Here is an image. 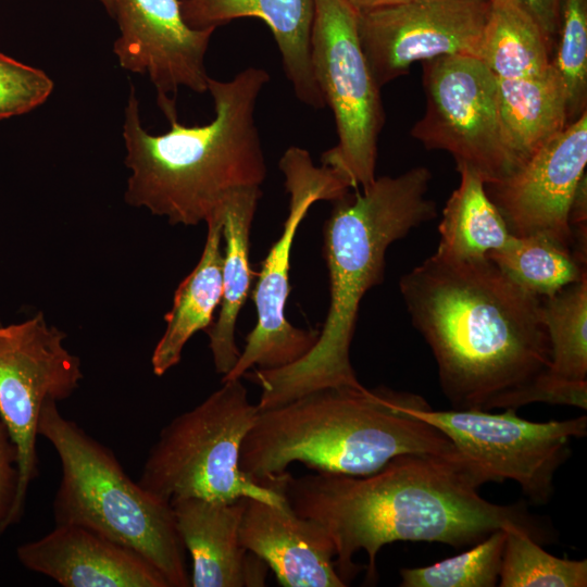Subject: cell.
Segmentation results:
<instances>
[{
    "instance_id": "e0dca14e",
    "label": "cell",
    "mask_w": 587,
    "mask_h": 587,
    "mask_svg": "<svg viewBox=\"0 0 587 587\" xmlns=\"http://www.w3.org/2000/svg\"><path fill=\"white\" fill-rule=\"evenodd\" d=\"M243 548L262 559L284 587H346L335 566V546L316 521L245 498L239 525Z\"/></svg>"
},
{
    "instance_id": "6da1fadb",
    "label": "cell",
    "mask_w": 587,
    "mask_h": 587,
    "mask_svg": "<svg viewBox=\"0 0 587 587\" xmlns=\"http://www.w3.org/2000/svg\"><path fill=\"white\" fill-rule=\"evenodd\" d=\"M399 288L453 409L552 403L541 298L508 278L491 260L436 251L404 274Z\"/></svg>"
},
{
    "instance_id": "52a82bcc",
    "label": "cell",
    "mask_w": 587,
    "mask_h": 587,
    "mask_svg": "<svg viewBox=\"0 0 587 587\" xmlns=\"http://www.w3.org/2000/svg\"><path fill=\"white\" fill-rule=\"evenodd\" d=\"M222 383L161 429L138 484L170 503L180 498L233 502L249 497L285 505L278 488L260 485L240 470L241 444L259 409L249 401L241 378Z\"/></svg>"
},
{
    "instance_id": "f546056e",
    "label": "cell",
    "mask_w": 587,
    "mask_h": 587,
    "mask_svg": "<svg viewBox=\"0 0 587 587\" xmlns=\"http://www.w3.org/2000/svg\"><path fill=\"white\" fill-rule=\"evenodd\" d=\"M53 88L54 83L45 71L0 52V120L41 105Z\"/></svg>"
},
{
    "instance_id": "4dcf8cb0",
    "label": "cell",
    "mask_w": 587,
    "mask_h": 587,
    "mask_svg": "<svg viewBox=\"0 0 587 587\" xmlns=\"http://www.w3.org/2000/svg\"><path fill=\"white\" fill-rule=\"evenodd\" d=\"M17 447L0 414V534L9 527L20 482Z\"/></svg>"
},
{
    "instance_id": "9c48e42d",
    "label": "cell",
    "mask_w": 587,
    "mask_h": 587,
    "mask_svg": "<svg viewBox=\"0 0 587 587\" xmlns=\"http://www.w3.org/2000/svg\"><path fill=\"white\" fill-rule=\"evenodd\" d=\"M405 410L446 435L485 484L513 480L536 504L552 497L553 479L570 457L571 440L587 434L586 415L532 422L515 409L433 410L422 397Z\"/></svg>"
},
{
    "instance_id": "603a6c76",
    "label": "cell",
    "mask_w": 587,
    "mask_h": 587,
    "mask_svg": "<svg viewBox=\"0 0 587 587\" xmlns=\"http://www.w3.org/2000/svg\"><path fill=\"white\" fill-rule=\"evenodd\" d=\"M497 82L504 141L516 170L569 125L566 93L552 64L538 76Z\"/></svg>"
},
{
    "instance_id": "cb8c5ba5",
    "label": "cell",
    "mask_w": 587,
    "mask_h": 587,
    "mask_svg": "<svg viewBox=\"0 0 587 587\" xmlns=\"http://www.w3.org/2000/svg\"><path fill=\"white\" fill-rule=\"evenodd\" d=\"M459 186L449 197L439 223L437 252L458 259H483L505 247L513 235L486 191L483 178L457 167Z\"/></svg>"
},
{
    "instance_id": "5bb4252c",
    "label": "cell",
    "mask_w": 587,
    "mask_h": 587,
    "mask_svg": "<svg viewBox=\"0 0 587 587\" xmlns=\"http://www.w3.org/2000/svg\"><path fill=\"white\" fill-rule=\"evenodd\" d=\"M120 35L113 52L124 70L148 76L166 118L177 115L179 88L208 91L205 54L216 28L190 27L179 0H113Z\"/></svg>"
},
{
    "instance_id": "7c38bea8",
    "label": "cell",
    "mask_w": 587,
    "mask_h": 587,
    "mask_svg": "<svg viewBox=\"0 0 587 587\" xmlns=\"http://www.w3.org/2000/svg\"><path fill=\"white\" fill-rule=\"evenodd\" d=\"M66 335L43 313L17 323H0V414L17 447L20 482L9 527L17 523L32 482L39 474L37 423L48 400L70 398L84 377Z\"/></svg>"
},
{
    "instance_id": "ba28073f",
    "label": "cell",
    "mask_w": 587,
    "mask_h": 587,
    "mask_svg": "<svg viewBox=\"0 0 587 587\" xmlns=\"http://www.w3.org/2000/svg\"><path fill=\"white\" fill-rule=\"evenodd\" d=\"M358 17L348 0H314L310 53L337 132V143L323 153L322 164L342 175L351 188L365 189L376 178L385 115L380 87L361 46Z\"/></svg>"
},
{
    "instance_id": "7a4b0ae2",
    "label": "cell",
    "mask_w": 587,
    "mask_h": 587,
    "mask_svg": "<svg viewBox=\"0 0 587 587\" xmlns=\"http://www.w3.org/2000/svg\"><path fill=\"white\" fill-rule=\"evenodd\" d=\"M484 484L458 452L401 454L361 476L316 472L294 477L286 472L275 483L295 513L327 530L346 586L361 569L354 553L366 552V583L375 584L377 553L395 541L462 548L514 523L547 542V529L524 503L489 502L478 494Z\"/></svg>"
},
{
    "instance_id": "83f0119b",
    "label": "cell",
    "mask_w": 587,
    "mask_h": 587,
    "mask_svg": "<svg viewBox=\"0 0 587 587\" xmlns=\"http://www.w3.org/2000/svg\"><path fill=\"white\" fill-rule=\"evenodd\" d=\"M504 530L497 529L469 550L434 564L400 570L401 587L498 586Z\"/></svg>"
},
{
    "instance_id": "44dd1931",
    "label": "cell",
    "mask_w": 587,
    "mask_h": 587,
    "mask_svg": "<svg viewBox=\"0 0 587 587\" xmlns=\"http://www.w3.org/2000/svg\"><path fill=\"white\" fill-rule=\"evenodd\" d=\"M205 224L208 233L199 262L178 285L172 308L165 315V330L151 355L152 372L157 376H163L180 362L187 341L212 324L221 302L222 207Z\"/></svg>"
},
{
    "instance_id": "f1b7e54d",
    "label": "cell",
    "mask_w": 587,
    "mask_h": 587,
    "mask_svg": "<svg viewBox=\"0 0 587 587\" xmlns=\"http://www.w3.org/2000/svg\"><path fill=\"white\" fill-rule=\"evenodd\" d=\"M551 64L565 89L571 124L587 112V0H560Z\"/></svg>"
},
{
    "instance_id": "484cf974",
    "label": "cell",
    "mask_w": 587,
    "mask_h": 587,
    "mask_svg": "<svg viewBox=\"0 0 587 587\" xmlns=\"http://www.w3.org/2000/svg\"><path fill=\"white\" fill-rule=\"evenodd\" d=\"M487 258L512 282L539 297H550L586 275L570 249L541 235L511 238Z\"/></svg>"
},
{
    "instance_id": "836d02e7",
    "label": "cell",
    "mask_w": 587,
    "mask_h": 587,
    "mask_svg": "<svg viewBox=\"0 0 587 587\" xmlns=\"http://www.w3.org/2000/svg\"><path fill=\"white\" fill-rule=\"evenodd\" d=\"M102 5L105 8V10L108 11V13L110 15H112V11H113V0H99Z\"/></svg>"
},
{
    "instance_id": "ac0fdd59",
    "label": "cell",
    "mask_w": 587,
    "mask_h": 587,
    "mask_svg": "<svg viewBox=\"0 0 587 587\" xmlns=\"http://www.w3.org/2000/svg\"><path fill=\"white\" fill-rule=\"evenodd\" d=\"M245 498L233 502L201 498L171 501L177 530L192 561L190 586H265L267 564L239 540Z\"/></svg>"
},
{
    "instance_id": "d6986e66",
    "label": "cell",
    "mask_w": 587,
    "mask_h": 587,
    "mask_svg": "<svg viewBox=\"0 0 587 587\" xmlns=\"http://www.w3.org/2000/svg\"><path fill=\"white\" fill-rule=\"evenodd\" d=\"M186 23L196 29L216 28L241 17H257L272 32L285 75L302 103L323 109L324 97L311 64L314 0H179Z\"/></svg>"
},
{
    "instance_id": "4316f807",
    "label": "cell",
    "mask_w": 587,
    "mask_h": 587,
    "mask_svg": "<svg viewBox=\"0 0 587 587\" xmlns=\"http://www.w3.org/2000/svg\"><path fill=\"white\" fill-rule=\"evenodd\" d=\"M504 546L498 586L500 587H585L587 560L558 558L544 550L522 526L503 527Z\"/></svg>"
},
{
    "instance_id": "30bf717a",
    "label": "cell",
    "mask_w": 587,
    "mask_h": 587,
    "mask_svg": "<svg viewBox=\"0 0 587 587\" xmlns=\"http://www.w3.org/2000/svg\"><path fill=\"white\" fill-rule=\"evenodd\" d=\"M284 184L290 195L289 213L279 238L262 262L252 299L257 324L246 338L235 366L222 382L242 378L254 365L276 370L303 358L316 344L320 330L291 325L285 315L289 294L290 252L297 229L311 205L320 200L337 201L348 195L349 182L335 170L316 166L300 147L288 148L279 161Z\"/></svg>"
},
{
    "instance_id": "2e32d148",
    "label": "cell",
    "mask_w": 587,
    "mask_h": 587,
    "mask_svg": "<svg viewBox=\"0 0 587 587\" xmlns=\"http://www.w3.org/2000/svg\"><path fill=\"white\" fill-rule=\"evenodd\" d=\"M20 563L64 587H170L136 550L78 525H55L17 547Z\"/></svg>"
},
{
    "instance_id": "7402d4cb",
    "label": "cell",
    "mask_w": 587,
    "mask_h": 587,
    "mask_svg": "<svg viewBox=\"0 0 587 587\" xmlns=\"http://www.w3.org/2000/svg\"><path fill=\"white\" fill-rule=\"evenodd\" d=\"M540 319L551 350L547 384L552 404L587 409V274L541 298Z\"/></svg>"
},
{
    "instance_id": "5b68a950",
    "label": "cell",
    "mask_w": 587,
    "mask_h": 587,
    "mask_svg": "<svg viewBox=\"0 0 587 587\" xmlns=\"http://www.w3.org/2000/svg\"><path fill=\"white\" fill-rule=\"evenodd\" d=\"M419 398L386 387L335 386L259 411L241 444L240 470L267 486L297 462L361 476L401 454L455 453L446 435L407 412Z\"/></svg>"
},
{
    "instance_id": "4fadbf2b",
    "label": "cell",
    "mask_w": 587,
    "mask_h": 587,
    "mask_svg": "<svg viewBox=\"0 0 587 587\" xmlns=\"http://www.w3.org/2000/svg\"><path fill=\"white\" fill-rule=\"evenodd\" d=\"M489 10L485 0H410L359 12V37L376 83L382 88L417 61L477 57Z\"/></svg>"
},
{
    "instance_id": "3957f363",
    "label": "cell",
    "mask_w": 587,
    "mask_h": 587,
    "mask_svg": "<svg viewBox=\"0 0 587 587\" xmlns=\"http://www.w3.org/2000/svg\"><path fill=\"white\" fill-rule=\"evenodd\" d=\"M270 74L249 66L228 80L210 77L214 115L203 125L143 128L134 87L124 110V163L129 170L124 200L171 225L207 223L238 189L261 187L267 168L255 124V107Z\"/></svg>"
},
{
    "instance_id": "9a60e30c",
    "label": "cell",
    "mask_w": 587,
    "mask_h": 587,
    "mask_svg": "<svg viewBox=\"0 0 587 587\" xmlns=\"http://www.w3.org/2000/svg\"><path fill=\"white\" fill-rule=\"evenodd\" d=\"M586 164L587 112L486 191L512 235H541L572 251L569 215Z\"/></svg>"
},
{
    "instance_id": "8992f818",
    "label": "cell",
    "mask_w": 587,
    "mask_h": 587,
    "mask_svg": "<svg viewBox=\"0 0 587 587\" xmlns=\"http://www.w3.org/2000/svg\"><path fill=\"white\" fill-rule=\"evenodd\" d=\"M37 434L52 445L61 463L55 525L101 534L148 559L170 587H189L186 548L171 503L132 480L112 450L64 417L57 401L41 407Z\"/></svg>"
},
{
    "instance_id": "ffe728a7",
    "label": "cell",
    "mask_w": 587,
    "mask_h": 587,
    "mask_svg": "<svg viewBox=\"0 0 587 587\" xmlns=\"http://www.w3.org/2000/svg\"><path fill=\"white\" fill-rule=\"evenodd\" d=\"M261 195L260 187L238 189L222 205L225 249L221 309L217 319L205 329L214 369L222 376L230 372L240 354L235 329L253 278L249 262L250 232Z\"/></svg>"
},
{
    "instance_id": "d4e9b609",
    "label": "cell",
    "mask_w": 587,
    "mask_h": 587,
    "mask_svg": "<svg viewBox=\"0 0 587 587\" xmlns=\"http://www.w3.org/2000/svg\"><path fill=\"white\" fill-rule=\"evenodd\" d=\"M489 3L476 58L498 79L538 76L549 71L554 46L536 22L513 4Z\"/></svg>"
},
{
    "instance_id": "1f68e13d",
    "label": "cell",
    "mask_w": 587,
    "mask_h": 587,
    "mask_svg": "<svg viewBox=\"0 0 587 587\" xmlns=\"http://www.w3.org/2000/svg\"><path fill=\"white\" fill-rule=\"evenodd\" d=\"M488 2H507L520 8L541 28L549 41L554 46L559 26L560 0H485Z\"/></svg>"
},
{
    "instance_id": "277c9868",
    "label": "cell",
    "mask_w": 587,
    "mask_h": 587,
    "mask_svg": "<svg viewBox=\"0 0 587 587\" xmlns=\"http://www.w3.org/2000/svg\"><path fill=\"white\" fill-rule=\"evenodd\" d=\"M430 180V171L416 166L375 178L353 197L335 201L324 226L330 290L326 320L316 344L299 361L243 375L262 389L259 411L320 388L362 385L350 362L361 299L383 282L387 248L437 216L436 203L427 197Z\"/></svg>"
},
{
    "instance_id": "d6a6232c",
    "label": "cell",
    "mask_w": 587,
    "mask_h": 587,
    "mask_svg": "<svg viewBox=\"0 0 587 587\" xmlns=\"http://www.w3.org/2000/svg\"><path fill=\"white\" fill-rule=\"evenodd\" d=\"M358 12L390 7L410 0H348Z\"/></svg>"
},
{
    "instance_id": "8fae6325",
    "label": "cell",
    "mask_w": 587,
    "mask_h": 587,
    "mask_svg": "<svg viewBox=\"0 0 587 587\" xmlns=\"http://www.w3.org/2000/svg\"><path fill=\"white\" fill-rule=\"evenodd\" d=\"M425 111L411 136L426 149L451 154L485 184L508 177L514 164L507 148L496 76L476 57L450 55L423 62Z\"/></svg>"
}]
</instances>
